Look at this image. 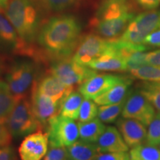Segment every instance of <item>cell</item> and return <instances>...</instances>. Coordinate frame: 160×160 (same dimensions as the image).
<instances>
[{"instance_id":"obj_36","label":"cell","mask_w":160,"mask_h":160,"mask_svg":"<svg viewBox=\"0 0 160 160\" xmlns=\"http://www.w3.org/2000/svg\"><path fill=\"white\" fill-rule=\"evenodd\" d=\"M142 9L153 11L160 5V0H134Z\"/></svg>"},{"instance_id":"obj_17","label":"cell","mask_w":160,"mask_h":160,"mask_svg":"<svg viewBox=\"0 0 160 160\" xmlns=\"http://www.w3.org/2000/svg\"><path fill=\"white\" fill-rule=\"evenodd\" d=\"M88 67L94 71L123 72L128 71L125 59L118 53L114 47L113 39H111L110 48L100 56L91 61Z\"/></svg>"},{"instance_id":"obj_21","label":"cell","mask_w":160,"mask_h":160,"mask_svg":"<svg viewBox=\"0 0 160 160\" xmlns=\"http://www.w3.org/2000/svg\"><path fill=\"white\" fill-rule=\"evenodd\" d=\"M66 148L68 160H94L99 153L97 145L83 141L76 142Z\"/></svg>"},{"instance_id":"obj_16","label":"cell","mask_w":160,"mask_h":160,"mask_svg":"<svg viewBox=\"0 0 160 160\" xmlns=\"http://www.w3.org/2000/svg\"><path fill=\"white\" fill-rule=\"evenodd\" d=\"M117 127L128 147L133 148L146 142L148 132L141 122L123 117L117 122Z\"/></svg>"},{"instance_id":"obj_4","label":"cell","mask_w":160,"mask_h":160,"mask_svg":"<svg viewBox=\"0 0 160 160\" xmlns=\"http://www.w3.org/2000/svg\"><path fill=\"white\" fill-rule=\"evenodd\" d=\"M6 124L13 137L31 134L44 128L33 113L31 104L25 96L18 98L14 108L6 119Z\"/></svg>"},{"instance_id":"obj_2","label":"cell","mask_w":160,"mask_h":160,"mask_svg":"<svg viewBox=\"0 0 160 160\" xmlns=\"http://www.w3.org/2000/svg\"><path fill=\"white\" fill-rule=\"evenodd\" d=\"M135 16L132 0H101L90 27L93 33L105 39H118Z\"/></svg>"},{"instance_id":"obj_9","label":"cell","mask_w":160,"mask_h":160,"mask_svg":"<svg viewBox=\"0 0 160 160\" xmlns=\"http://www.w3.org/2000/svg\"><path fill=\"white\" fill-rule=\"evenodd\" d=\"M36 73V66L31 61H19L11 66L6 76V82L16 97L25 96L26 91L34 82Z\"/></svg>"},{"instance_id":"obj_6","label":"cell","mask_w":160,"mask_h":160,"mask_svg":"<svg viewBox=\"0 0 160 160\" xmlns=\"http://www.w3.org/2000/svg\"><path fill=\"white\" fill-rule=\"evenodd\" d=\"M160 28V10H153L136 15L119 39L135 45H143L151 32Z\"/></svg>"},{"instance_id":"obj_34","label":"cell","mask_w":160,"mask_h":160,"mask_svg":"<svg viewBox=\"0 0 160 160\" xmlns=\"http://www.w3.org/2000/svg\"><path fill=\"white\" fill-rule=\"evenodd\" d=\"M12 137L8 128L6 120L0 119V148L8 146L11 142Z\"/></svg>"},{"instance_id":"obj_1","label":"cell","mask_w":160,"mask_h":160,"mask_svg":"<svg viewBox=\"0 0 160 160\" xmlns=\"http://www.w3.org/2000/svg\"><path fill=\"white\" fill-rule=\"evenodd\" d=\"M82 26L71 14L53 16L42 23L37 42L42 60H57L73 55L81 39Z\"/></svg>"},{"instance_id":"obj_37","label":"cell","mask_w":160,"mask_h":160,"mask_svg":"<svg viewBox=\"0 0 160 160\" xmlns=\"http://www.w3.org/2000/svg\"><path fill=\"white\" fill-rule=\"evenodd\" d=\"M0 160H17L15 151L10 146L0 148Z\"/></svg>"},{"instance_id":"obj_11","label":"cell","mask_w":160,"mask_h":160,"mask_svg":"<svg viewBox=\"0 0 160 160\" xmlns=\"http://www.w3.org/2000/svg\"><path fill=\"white\" fill-rule=\"evenodd\" d=\"M122 116L124 118L137 119L145 125H149L155 116V110L147 98L137 91L129 93Z\"/></svg>"},{"instance_id":"obj_8","label":"cell","mask_w":160,"mask_h":160,"mask_svg":"<svg viewBox=\"0 0 160 160\" xmlns=\"http://www.w3.org/2000/svg\"><path fill=\"white\" fill-rule=\"evenodd\" d=\"M47 128L51 147H68L77 142L79 136L78 124L61 115L52 119Z\"/></svg>"},{"instance_id":"obj_27","label":"cell","mask_w":160,"mask_h":160,"mask_svg":"<svg viewBox=\"0 0 160 160\" xmlns=\"http://www.w3.org/2000/svg\"><path fill=\"white\" fill-rule=\"evenodd\" d=\"M133 77L148 82H160V66L144 65L130 71Z\"/></svg>"},{"instance_id":"obj_35","label":"cell","mask_w":160,"mask_h":160,"mask_svg":"<svg viewBox=\"0 0 160 160\" xmlns=\"http://www.w3.org/2000/svg\"><path fill=\"white\" fill-rule=\"evenodd\" d=\"M143 45L148 47H160V28L151 32L144 40Z\"/></svg>"},{"instance_id":"obj_3","label":"cell","mask_w":160,"mask_h":160,"mask_svg":"<svg viewBox=\"0 0 160 160\" xmlns=\"http://www.w3.org/2000/svg\"><path fill=\"white\" fill-rule=\"evenodd\" d=\"M4 11L20 38L34 46L42 25L39 4L35 0H9Z\"/></svg>"},{"instance_id":"obj_24","label":"cell","mask_w":160,"mask_h":160,"mask_svg":"<svg viewBox=\"0 0 160 160\" xmlns=\"http://www.w3.org/2000/svg\"><path fill=\"white\" fill-rule=\"evenodd\" d=\"M130 157L132 160H160V151L157 146L142 143L132 148Z\"/></svg>"},{"instance_id":"obj_25","label":"cell","mask_w":160,"mask_h":160,"mask_svg":"<svg viewBox=\"0 0 160 160\" xmlns=\"http://www.w3.org/2000/svg\"><path fill=\"white\" fill-rule=\"evenodd\" d=\"M125 100L126 99L119 103L100 106L98 108V118L105 123L114 122L122 111Z\"/></svg>"},{"instance_id":"obj_22","label":"cell","mask_w":160,"mask_h":160,"mask_svg":"<svg viewBox=\"0 0 160 160\" xmlns=\"http://www.w3.org/2000/svg\"><path fill=\"white\" fill-rule=\"evenodd\" d=\"M83 99V96L79 91H73L60 103L59 115L73 120L78 119Z\"/></svg>"},{"instance_id":"obj_15","label":"cell","mask_w":160,"mask_h":160,"mask_svg":"<svg viewBox=\"0 0 160 160\" xmlns=\"http://www.w3.org/2000/svg\"><path fill=\"white\" fill-rule=\"evenodd\" d=\"M34 84L38 91L59 105L73 90V86L65 85L51 73L44 76L38 82H34Z\"/></svg>"},{"instance_id":"obj_12","label":"cell","mask_w":160,"mask_h":160,"mask_svg":"<svg viewBox=\"0 0 160 160\" xmlns=\"http://www.w3.org/2000/svg\"><path fill=\"white\" fill-rule=\"evenodd\" d=\"M124 78L125 77L119 75L97 73L79 85L78 91L85 99H95L123 80Z\"/></svg>"},{"instance_id":"obj_7","label":"cell","mask_w":160,"mask_h":160,"mask_svg":"<svg viewBox=\"0 0 160 160\" xmlns=\"http://www.w3.org/2000/svg\"><path fill=\"white\" fill-rule=\"evenodd\" d=\"M50 73L66 85H81L83 82L97 73L87 66L82 65L72 58L53 62Z\"/></svg>"},{"instance_id":"obj_20","label":"cell","mask_w":160,"mask_h":160,"mask_svg":"<svg viewBox=\"0 0 160 160\" xmlns=\"http://www.w3.org/2000/svg\"><path fill=\"white\" fill-rule=\"evenodd\" d=\"M78 127L81 140L88 143L97 142L106 128L99 118H95L86 122H79Z\"/></svg>"},{"instance_id":"obj_10","label":"cell","mask_w":160,"mask_h":160,"mask_svg":"<svg viewBox=\"0 0 160 160\" xmlns=\"http://www.w3.org/2000/svg\"><path fill=\"white\" fill-rule=\"evenodd\" d=\"M111 39H107L96 33H88L81 37L72 59L82 65L87 66L110 48Z\"/></svg>"},{"instance_id":"obj_42","label":"cell","mask_w":160,"mask_h":160,"mask_svg":"<svg viewBox=\"0 0 160 160\" xmlns=\"http://www.w3.org/2000/svg\"><path fill=\"white\" fill-rule=\"evenodd\" d=\"M131 160H132V159H131Z\"/></svg>"},{"instance_id":"obj_26","label":"cell","mask_w":160,"mask_h":160,"mask_svg":"<svg viewBox=\"0 0 160 160\" xmlns=\"http://www.w3.org/2000/svg\"><path fill=\"white\" fill-rule=\"evenodd\" d=\"M152 105L160 111V82H148L142 84L139 90Z\"/></svg>"},{"instance_id":"obj_39","label":"cell","mask_w":160,"mask_h":160,"mask_svg":"<svg viewBox=\"0 0 160 160\" xmlns=\"http://www.w3.org/2000/svg\"><path fill=\"white\" fill-rule=\"evenodd\" d=\"M6 4L2 2H0V11H5V8L6 7Z\"/></svg>"},{"instance_id":"obj_14","label":"cell","mask_w":160,"mask_h":160,"mask_svg":"<svg viewBox=\"0 0 160 160\" xmlns=\"http://www.w3.org/2000/svg\"><path fill=\"white\" fill-rule=\"evenodd\" d=\"M48 135L41 131L28 135L19 148L21 160H42L48 152Z\"/></svg>"},{"instance_id":"obj_30","label":"cell","mask_w":160,"mask_h":160,"mask_svg":"<svg viewBox=\"0 0 160 160\" xmlns=\"http://www.w3.org/2000/svg\"><path fill=\"white\" fill-rule=\"evenodd\" d=\"M147 56L148 53H146L145 51H141V50L131 53L125 59L128 71H131L132 70L139 68L140 67L147 65Z\"/></svg>"},{"instance_id":"obj_5","label":"cell","mask_w":160,"mask_h":160,"mask_svg":"<svg viewBox=\"0 0 160 160\" xmlns=\"http://www.w3.org/2000/svg\"><path fill=\"white\" fill-rule=\"evenodd\" d=\"M0 51L14 55L27 56L36 61H42L39 49L20 38L5 11H0Z\"/></svg>"},{"instance_id":"obj_29","label":"cell","mask_w":160,"mask_h":160,"mask_svg":"<svg viewBox=\"0 0 160 160\" xmlns=\"http://www.w3.org/2000/svg\"><path fill=\"white\" fill-rule=\"evenodd\" d=\"M98 114L97 105L91 99L84 98L82 103L80 107L79 118L78 120L80 122H86L95 119Z\"/></svg>"},{"instance_id":"obj_33","label":"cell","mask_w":160,"mask_h":160,"mask_svg":"<svg viewBox=\"0 0 160 160\" xmlns=\"http://www.w3.org/2000/svg\"><path fill=\"white\" fill-rule=\"evenodd\" d=\"M131 157L127 152H113V153H99L94 160H130Z\"/></svg>"},{"instance_id":"obj_23","label":"cell","mask_w":160,"mask_h":160,"mask_svg":"<svg viewBox=\"0 0 160 160\" xmlns=\"http://www.w3.org/2000/svg\"><path fill=\"white\" fill-rule=\"evenodd\" d=\"M18 98L13 94L7 82L0 81V119L6 120L14 108Z\"/></svg>"},{"instance_id":"obj_18","label":"cell","mask_w":160,"mask_h":160,"mask_svg":"<svg viewBox=\"0 0 160 160\" xmlns=\"http://www.w3.org/2000/svg\"><path fill=\"white\" fill-rule=\"evenodd\" d=\"M99 153L127 152L128 146L125 143L122 134L114 127L106 128L97 142Z\"/></svg>"},{"instance_id":"obj_28","label":"cell","mask_w":160,"mask_h":160,"mask_svg":"<svg viewBox=\"0 0 160 160\" xmlns=\"http://www.w3.org/2000/svg\"><path fill=\"white\" fill-rule=\"evenodd\" d=\"M77 0H41V6L46 11L60 13L71 8Z\"/></svg>"},{"instance_id":"obj_31","label":"cell","mask_w":160,"mask_h":160,"mask_svg":"<svg viewBox=\"0 0 160 160\" xmlns=\"http://www.w3.org/2000/svg\"><path fill=\"white\" fill-rule=\"evenodd\" d=\"M146 142L156 146L160 144V112L155 114L149 124Z\"/></svg>"},{"instance_id":"obj_32","label":"cell","mask_w":160,"mask_h":160,"mask_svg":"<svg viewBox=\"0 0 160 160\" xmlns=\"http://www.w3.org/2000/svg\"><path fill=\"white\" fill-rule=\"evenodd\" d=\"M44 160H68L67 148L65 147H51L44 157Z\"/></svg>"},{"instance_id":"obj_41","label":"cell","mask_w":160,"mask_h":160,"mask_svg":"<svg viewBox=\"0 0 160 160\" xmlns=\"http://www.w3.org/2000/svg\"><path fill=\"white\" fill-rule=\"evenodd\" d=\"M1 71H2V62L0 60V73H1Z\"/></svg>"},{"instance_id":"obj_38","label":"cell","mask_w":160,"mask_h":160,"mask_svg":"<svg viewBox=\"0 0 160 160\" xmlns=\"http://www.w3.org/2000/svg\"><path fill=\"white\" fill-rule=\"evenodd\" d=\"M147 62L148 65L160 66V49L148 53Z\"/></svg>"},{"instance_id":"obj_40","label":"cell","mask_w":160,"mask_h":160,"mask_svg":"<svg viewBox=\"0 0 160 160\" xmlns=\"http://www.w3.org/2000/svg\"><path fill=\"white\" fill-rule=\"evenodd\" d=\"M8 1H9V0H0V2H2L6 4V5H7L8 2Z\"/></svg>"},{"instance_id":"obj_19","label":"cell","mask_w":160,"mask_h":160,"mask_svg":"<svg viewBox=\"0 0 160 160\" xmlns=\"http://www.w3.org/2000/svg\"><path fill=\"white\" fill-rule=\"evenodd\" d=\"M132 83L130 78L125 77L123 80L117 83L108 91L96 98L94 102L99 105H111L119 103L125 100L129 94V87Z\"/></svg>"},{"instance_id":"obj_13","label":"cell","mask_w":160,"mask_h":160,"mask_svg":"<svg viewBox=\"0 0 160 160\" xmlns=\"http://www.w3.org/2000/svg\"><path fill=\"white\" fill-rule=\"evenodd\" d=\"M31 104L33 113L43 127H48L50 121L59 115V104L38 91L34 82L32 85Z\"/></svg>"}]
</instances>
